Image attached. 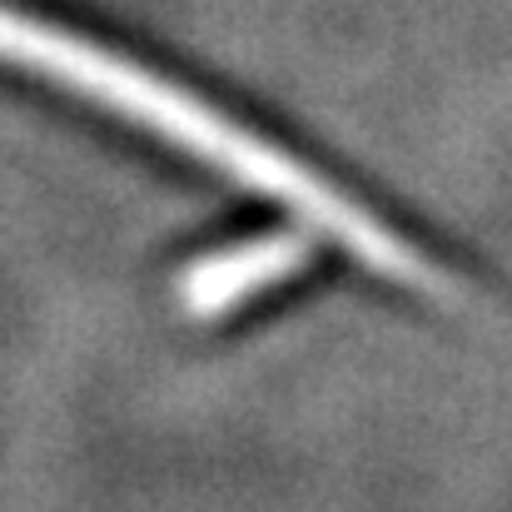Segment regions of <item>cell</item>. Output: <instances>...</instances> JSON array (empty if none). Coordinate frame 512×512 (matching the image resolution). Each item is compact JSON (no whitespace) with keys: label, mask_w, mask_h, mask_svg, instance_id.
I'll use <instances>...</instances> for the list:
<instances>
[{"label":"cell","mask_w":512,"mask_h":512,"mask_svg":"<svg viewBox=\"0 0 512 512\" xmlns=\"http://www.w3.org/2000/svg\"><path fill=\"white\" fill-rule=\"evenodd\" d=\"M0 65L20 70L40 85H55V90L165 140L170 150L199 160L204 170H219L239 189L299 214L314 234L334 239L363 269H373L403 289H423L433 299L458 294L448 269H438L413 239L388 229L373 209H363L353 194H343L334 179L304 165L294 150H279L269 135L239 125L204 95L184 90L179 80L150 70L145 60H135L95 35H80L50 15H35L15 0H0Z\"/></svg>","instance_id":"1"}]
</instances>
